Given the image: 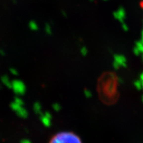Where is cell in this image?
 Instances as JSON below:
<instances>
[{"label": "cell", "instance_id": "6da1fadb", "mask_svg": "<svg viewBox=\"0 0 143 143\" xmlns=\"http://www.w3.org/2000/svg\"><path fill=\"white\" fill-rule=\"evenodd\" d=\"M49 143H83L78 135L71 131H62L56 133Z\"/></svg>", "mask_w": 143, "mask_h": 143}, {"label": "cell", "instance_id": "7a4b0ae2", "mask_svg": "<svg viewBox=\"0 0 143 143\" xmlns=\"http://www.w3.org/2000/svg\"><path fill=\"white\" fill-rule=\"evenodd\" d=\"M11 87L17 93H23L25 90L24 84L20 80H14L11 82Z\"/></svg>", "mask_w": 143, "mask_h": 143}, {"label": "cell", "instance_id": "3957f363", "mask_svg": "<svg viewBox=\"0 0 143 143\" xmlns=\"http://www.w3.org/2000/svg\"><path fill=\"white\" fill-rule=\"evenodd\" d=\"M113 17L121 23L125 22V19L126 17V12L125 9L122 7H119L117 11L113 12Z\"/></svg>", "mask_w": 143, "mask_h": 143}, {"label": "cell", "instance_id": "277c9868", "mask_svg": "<svg viewBox=\"0 0 143 143\" xmlns=\"http://www.w3.org/2000/svg\"><path fill=\"white\" fill-rule=\"evenodd\" d=\"M113 58H114V61L116 62L121 67H123V68L127 67V58L124 55L115 54L113 56Z\"/></svg>", "mask_w": 143, "mask_h": 143}, {"label": "cell", "instance_id": "5b68a950", "mask_svg": "<svg viewBox=\"0 0 143 143\" xmlns=\"http://www.w3.org/2000/svg\"><path fill=\"white\" fill-rule=\"evenodd\" d=\"M29 27L32 30H37L38 29V25L35 21H31L29 23Z\"/></svg>", "mask_w": 143, "mask_h": 143}, {"label": "cell", "instance_id": "8992f818", "mask_svg": "<svg viewBox=\"0 0 143 143\" xmlns=\"http://www.w3.org/2000/svg\"><path fill=\"white\" fill-rule=\"evenodd\" d=\"M1 80H2L3 83L4 84L6 85L7 86L9 87H11V82L9 79V78L7 76H3L2 78H1Z\"/></svg>", "mask_w": 143, "mask_h": 143}, {"label": "cell", "instance_id": "52a82bcc", "mask_svg": "<svg viewBox=\"0 0 143 143\" xmlns=\"http://www.w3.org/2000/svg\"><path fill=\"white\" fill-rule=\"evenodd\" d=\"M44 30L46 34H52V28H51V25L49 23H46L45 25V27H44Z\"/></svg>", "mask_w": 143, "mask_h": 143}, {"label": "cell", "instance_id": "ba28073f", "mask_svg": "<svg viewBox=\"0 0 143 143\" xmlns=\"http://www.w3.org/2000/svg\"><path fill=\"white\" fill-rule=\"evenodd\" d=\"M80 53L83 57H86L88 53V50L86 46H82L80 49Z\"/></svg>", "mask_w": 143, "mask_h": 143}, {"label": "cell", "instance_id": "9c48e42d", "mask_svg": "<svg viewBox=\"0 0 143 143\" xmlns=\"http://www.w3.org/2000/svg\"><path fill=\"white\" fill-rule=\"evenodd\" d=\"M136 87L138 89H141L142 87V82L140 80H136L134 83Z\"/></svg>", "mask_w": 143, "mask_h": 143}, {"label": "cell", "instance_id": "30bf717a", "mask_svg": "<svg viewBox=\"0 0 143 143\" xmlns=\"http://www.w3.org/2000/svg\"><path fill=\"white\" fill-rule=\"evenodd\" d=\"M121 25H122V28H123V29L125 30V32H127L129 30V27H128L127 23H125V22L121 23Z\"/></svg>", "mask_w": 143, "mask_h": 143}, {"label": "cell", "instance_id": "8fae6325", "mask_svg": "<svg viewBox=\"0 0 143 143\" xmlns=\"http://www.w3.org/2000/svg\"><path fill=\"white\" fill-rule=\"evenodd\" d=\"M113 68L115 69V70H118L121 68V66H119V65L116 62H115V61H113Z\"/></svg>", "mask_w": 143, "mask_h": 143}, {"label": "cell", "instance_id": "7c38bea8", "mask_svg": "<svg viewBox=\"0 0 143 143\" xmlns=\"http://www.w3.org/2000/svg\"><path fill=\"white\" fill-rule=\"evenodd\" d=\"M133 53H134V54H135V55H137V56H138V55L141 54V52L139 51V49H137L136 46H135V48L133 49Z\"/></svg>", "mask_w": 143, "mask_h": 143}, {"label": "cell", "instance_id": "4fadbf2b", "mask_svg": "<svg viewBox=\"0 0 143 143\" xmlns=\"http://www.w3.org/2000/svg\"><path fill=\"white\" fill-rule=\"evenodd\" d=\"M10 72H11V73L12 74L15 75V76H17V75L18 74V72H17V70L16 69L11 68L10 69Z\"/></svg>", "mask_w": 143, "mask_h": 143}, {"label": "cell", "instance_id": "5bb4252c", "mask_svg": "<svg viewBox=\"0 0 143 143\" xmlns=\"http://www.w3.org/2000/svg\"><path fill=\"white\" fill-rule=\"evenodd\" d=\"M140 42L143 44V30H142V32H141V40H140Z\"/></svg>", "mask_w": 143, "mask_h": 143}, {"label": "cell", "instance_id": "9a60e30c", "mask_svg": "<svg viewBox=\"0 0 143 143\" xmlns=\"http://www.w3.org/2000/svg\"><path fill=\"white\" fill-rule=\"evenodd\" d=\"M140 81L141 82H143V72L140 74Z\"/></svg>", "mask_w": 143, "mask_h": 143}, {"label": "cell", "instance_id": "2e32d148", "mask_svg": "<svg viewBox=\"0 0 143 143\" xmlns=\"http://www.w3.org/2000/svg\"><path fill=\"white\" fill-rule=\"evenodd\" d=\"M118 82H119V83H122L123 82V78H118Z\"/></svg>", "mask_w": 143, "mask_h": 143}, {"label": "cell", "instance_id": "e0dca14e", "mask_svg": "<svg viewBox=\"0 0 143 143\" xmlns=\"http://www.w3.org/2000/svg\"><path fill=\"white\" fill-rule=\"evenodd\" d=\"M0 54L1 55H5V52L4 51H3L1 49H0Z\"/></svg>", "mask_w": 143, "mask_h": 143}, {"label": "cell", "instance_id": "ac0fdd59", "mask_svg": "<svg viewBox=\"0 0 143 143\" xmlns=\"http://www.w3.org/2000/svg\"><path fill=\"white\" fill-rule=\"evenodd\" d=\"M142 87H143V82L142 83Z\"/></svg>", "mask_w": 143, "mask_h": 143}, {"label": "cell", "instance_id": "d6986e66", "mask_svg": "<svg viewBox=\"0 0 143 143\" xmlns=\"http://www.w3.org/2000/svg\"><path fill=\"white\" fill-rule=\"evenodd\" d=\"M89 1H91V2H92V1H93V0H89Z\"/></svg>", "mask_w": 143, "mask_h": 143}, {"label": "cell", "instance_id": "ffe728a7", "mask_svg": "<svg viewBox=\"0 0 143 143\" xmlns=\"http://www.w3.org/2000/svg\"><path fill=\"white\" fill-rule=\"evenodd\" d=\"M103 1H108V0H103Z\"/></svg>", "mask_w": 143, "mask_h": 143}, {"label": "cell", "instance_id": "44dd1931", "mask_svg": "<svg viewBox=\"0 0 143 143\" xmlns=\"http://www.w3.org/2000/svg\"></svg>", "mask_w": 143, "mask_h": 143}]
</instances>
